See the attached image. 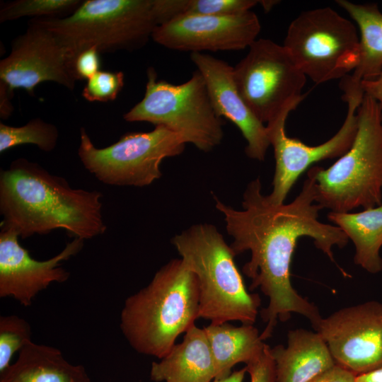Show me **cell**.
Segmentation results:
<instances>
[{"label": "cell", "mask_w": 382, "mask_h": 382, "mask_svg": "<svg viewBox=\"0 0 382 382\" xmlns=\"http://www.w3.org/2000/svg\"><path fill=\"white\" fill-rule=\"evenodd\" d=\"M283 46L302 73L317 84L344 78L359 62L355 25L330 7L300 13L290 23Z\"/></svg>", "instance_id": "obj_8"}, {"label": "cell", "mask_w": 382, "mask_h": 382, "mask_svg": "<svg viewBox=\"0 0 382 382\" xmlns=\"http://www.w3.org/2000/svg\"><path fill=\"white\" fill-rule=\"evenodd\" d=\"M271 352L276 382H311L336 364L321 335L302 328L290 330L286 347L278 345Z\"/></svg>", "instance_id": "obj_17"}, {"label": "cell", "mask_w": 382, "mask_h": 382, "mask_svg": "<svg viewBox=\"0 0 382 382\" xmlns=\"http://www.w3.org/2000/svg\"><path fill=\"white\" fill-rule=\"evenodd\" d=\"M18 234L6 228L0 232V296H11L23 306L53 282H66L70 273L61 267L62 262L79 253L83 240L74 238L52 258L39 261L33 258L18 242Z\"/></svg>", "instance_id": "obj_15"}, {"label": "cell", "mask_w": 382, "mask_h": 382, "mask_svg": "<svg viewBox=\"0 0 382 382\" xmlns=\"http://www.w3.org/2000/svg\"><path fill=\"white\" fill-rule=\"evenodd\" d=\"M103 194L72 188L63 178L20 158L0 173L1 228L24 239L58 228L86 240L103 234Z\"/></svg>", "instance_id": "obj_2"}, {"label": "cell", "mask_w": 382, "mask_h": 382, "mask_svg": "<svg viewBox=\"0 0 382 382\" xmlns=\"http://www.w3.org/2000/svg\"><path fill=\"white\" fill-rule=\"evenodd\" d=\"M260 28L251 11L232 16L182 14L157 26L151 37L168 49L191 53L241 50L257 40Z\"/></svg>", "instance_id": "obj_14"}, {"label": "cell", "mask_w": 382, "mask_h": 382, "mask_svg": "<svg viewBox=\"0 0 382 382\" xmlns=\"http://www.w3.org/2000/svg\"><path fill=\"white\" fill-rule=\"evenodd\" d=\"M357 116V132L350 149L327 169L313 167L316 202L332 212L382 204V110L365 94Z\"/></svg>", "instance_id": "obj_5"}, {"label": "cell", "mask_w": 382, "mask_h": 382, "mask_svg": "<svg viewBox=\"0 0 382 382\" xmlns=\"http://www.w3.org/2000/svg\"><path fill=\"white\" fill-rule=\"evenodd\" d=\"M160 361L153 362L150 377L156 382H212L216 368L203 328L195 324Z\"/></svg>", "instance_id": "obj_18"}, {"label": "cell", "mask_w": 382, "mask_h": 382, "mask_svg": "<svg viewBox=\"0 0 382 382\" xmlns=\"http://www.w3.org/2000/svg\"><path fill=\"white\" fill-rule=\"evenodd\" d=\"M171 242L197 278L199 318L214 324L238 320L253 325L260 298L248 291L234 261L236 255L217 228L209 224H195Z\"/></svg>", "instance_id": "obj_4"}, {"label": "cell", "mask_w": 382, "mask_h": 382, "mask_svg": "<svg viewBox=\"0 0 382 382\" xmlns=\"http://www.w3.org/2000/svg\"><path fill=\"white\" fill-rule=\"evenodd\" d=\"M33 20L57 37L72 67L76 57L91 47L100 52L139 49L160 25L154 0H86L68 16Z\"/></svg>", "instance_id": "obj_6"}, {"label": "cell", "mask_w": 382, "mask_h": 382, "mask_svg": "<svg viewBox=\"0 0 382 382\" xmlns=\"http://www.w3.org/2000/svg\"><path fill=\"white\" fill-rule=\"evenodd\" d=\"M246 372L250 376V382H276V364L271 348L265 345L262 352L245 364Z\"/></svg>", "instance_id": "obj_28"}, {"label": "cell", "mask_w": 382, "mask_h": 382, "mask_svg": "<svg viewBox=\"0 0 382 382\" xmlns=\"http://www.w3.org/2000/svg\"><path fill=\"white\" fill-rule=\"evenodd\" d=\"M357 382H382V368L357 376Z\"/></svg>", "instance_id": "obj_33"}, {"label": "cell", "mask_w": 382, "mask_h": 382, "mask_svg": "<svg viewBox=\"0 0 382 382\" xmlns=\"http://www.w3.org/2000/svg\"><path fill=\"white\" fill-rule=\"evenodd\" d=\"M100 53L96 47H91L76 57L73 63V71L76 80H88L100 71Z\"/></svg>", "instance_id": "obj_29"}, {"label": "cell", "mask_w": 382, "mask_h": 382, "mask_svg": "<svg viewBox=\"0 0 382 382\" xmlns=\"http://www.w3.org/2000/svg\"><path fill=\"white\" fill-rule=\"evenodd\" d=\"M277 1H260L265 11H270L272 7L277 4Z\"/></svg>", "instance_id": "obj_35"}, {"label": "cell", "mask_w": 382, "mask_h": 382, "mask_svg": "<svg viewBox=\"0 0 382 382\" xmlns=\"http://www.w3.org/2000/svg\"><path fill=\"white\" fill-rule=\"evenodd\" d=\"M57 128L40 118L30 120L26 125L13 127L0 123V153L23 144H34L40 150L50 152L56 146Z\"/></svg>", "instance_id": "obj_23"}, {"label": "cell", "mask_w": 382, "mask_h": 382, "mask_svg": "<svg viewBox=\"0 0 382 382\" xmlns=\"http://www.w3.org/2000/svg\"><path fill=\"white\" fill-rule=\"evenodd\" d=\"M337 4L357 23L359 32V62L356 69L341 79L342 89L361 87L382 71V13L376 4H355L337 0Z\"/></svg>", "instance_id": "obj_20"}, {"label": "cell", "mask_w": 382, "mask_h": 382, "mask_svg": "<svg viewBox=\"0 0 382 382\" xmlns=\"http://www.w3.org/2000/svg\"><path fill=\"white\" fill-rule=\"evenodd\" d=\"M190 59L202 75L216 114L233 122L247 144L246 155L265 160L270 141L268 130L251 112L240 96L233 78V67L226 62L202 52H193Z\"/></svg>", "instance_id": "obj_16"}, {"label": "cell", "mask_w": 382, "mask_h": 382, "mask_svg": "<svg viewBox=\"0 0 382 382\" xmlns=\"http://www.w3.org/2000/svg\"><path fill=\"white\" fill-rule=\"evenodd\" d=\"M248 48L233 66V78L246 105L267 126L289 116L303 100L306 76L283 45L260 38Z\"/></svg>", "instance_id": "obj_10"}, {"label": "cell", "mask_w": 382, "mask_h": 382, "mask_svg": "<svg viewBox=\"0 0 382 382\" xmlns=\"http://www.w3.org/2000/svg\"><path fill=\"white\" fill-rule=\"evenodd\" d=\"M203 329L215 364V378L229 375L232 367L238 363L247 364L262 352L265 345L253 325L210 323Z\"/></svg>", "instance_id": "obj_21"}, {"label": "cell", "mask_w": 382, "mask_h": 382, "mask_svg": "<svg viewBox=\"0 0 382 382\" xmlns=\"http://www.w3.org/2000/svg\"><path fill=\"white\" fill-rule=\"evenodd\" d=\"M123 118L163 127L204 152L219 145L224 137L221 117L214 109L198 70L185 83L175 85L158 80L156 70L149 67L143 98Z\"/></svg>", "instance_id": "obj_7"}, {"label": "cell", "mask_w": 382, "mask_h": 382, "mask_svg": "<svg viewBox=\"0 0 382 382\" xmlns=\"http://www.w3.org/2000/svg\"><path fill=\"white\" fill-rule=\"evenodd\" d=\"M260 4L257 0H189L184 14L232 16L250 11Z\"/></svg>", "instance_id": "obj_27"}, {"label": "cell", "mask_w": 382, "mask_h": 382, "mask_svg": "<svg viewBox=\"0 0 382 382\" xmlns=\"http://www.w3.org/2000/svg\"><path fill=\"white\" fill-rule=\"evenodd\" d=\"M122 71H99L87 80L82 96L90 102H108L117 98L124 86Z\"/></svg>", "instance_id": "obj_26"}, {"label": "cell", "mask_w": 382, "mask_h": 382, "mask_svg": "<svg viewBox=\"0 0 382 382\" xmlns=\"http://www.w3.org/2000/svg\"><path fill=\"white\" fill-rule=\"evenodd\" d=\"M361 86L364 93L374 98L382 110V71L374 79L361 81Z\"/></svg>", "instance_id": "obj_31"}, {"label": "cell", "mask_w": 382, "mask_h": 382, "mask_svg": "<svg viewBox=\"0 0 382 382\" xmlns=\"http://www.w3.org/2000/svg\"><path fill=\"white\" fill-rule=\"evenodd\" d=\"M186 141L180 134L156 126L147 132H127L105 148H97L83 127L79 157L84 168L109 185L144 187L162 175L163 159L181 154Z\"/></svg>", "instance_id": "obj_9"}, {"label": "cell", "mask_w": 382, "mask_h": 382, "mask_svg": "<svg viewBox=\"0 0 382 382\" xmlns=\"http://www.w3.org/2000/svg\"><path fill=\"white\" fill-rule=\"evenodd\" d=\"M0 79L11 96L20 88L33 96L35 88L45 81L73 90L77 81L66 49L33 19L25 33L13 41L10 54L1 60Z\"/></svg>", "instance_id": "obj_13"}, {"label": "cell", "mask_w": 382, "mask_h": 382, "mask_svg": "<svg viewBox=\"0 0 382 382\" xmlns=\"http://www.w3.org/2000/svg\"><path fill=\"white\" fill-rule=\"evenodd\" d=\"M316 175L308 171L299 195L289 204L274 205L261 192L259 178L252 180L243 193V209L238 210L214 197L216 208L224 215L226 231L233 238L234 254L246 250L250 259L243 273L251 279L250 290L259 288L269 299L261 312L266 326L261 339L271 337L278 320H288L292 313L306 317L316 326L322 318L316 306L294 289L290 279L292 256L299 238H313L316 248L335 262L332 248L345 247L348 238L337 226L318 221L323 207L316 202Z\"/></svg>", "instance_id": "obj_1"}, {"label": "cell", "mask_w": 382, "mask_h": 382, "mask_svg": "<svg viewBox=\"0 0 382 382\" xmlns=\"http://www.w3.org/2000/svg\"><path fill=\"white\" fill-rule=\"evenodd\" d=\"M245 373L246 369L244 367L240 370L231 373L224 378H215L213 380V382H243Z\"/></svg>", "instance_id": "obj_34"}, {"label": "cell", "mask_w": 382, "mask_h": 382, "mask_svg": "<svg viewBox=\"0 0 382 382\" xmlns=\"http://www.w3.org/2000/svg\"><path fill=\"white\" fill-rule=\"evenodd\" d=\"M0 115L1 118L6 119L11 115L13 111V106L11 103V99L13 96L8 93L5 86L1 83H0Z\"/></svg>", "instance_id": "obj_32"}, {"label": "cell", "mask_w": 382, "mask_h": 382, "mask_svg": "<svg viewBox=\"0 0 382 382\" xmlns=\"http://www.w3.org/2000/svg\"><path fill=\"white\" fill-rule=\"evenodd\" d=\"M328 217L353 242L354 263L371 274L381 272L382 204L357 213L330 212Z\"/></svg>", "instance_id": "obj_22"}, {"label": "cell", "mask_w": 382, "mask_h": 382, "mask_svg": "<svg viewBox=\"0 0 382 382\" xmlns=\"http://www.w3.org/2000/svg\"><path fill=\"white\" fill-rule=\"evenodd\" d=\"M0 382L92 381L83 366L69 363L58 349L29 340L1 372Z\"/></svg>", "instance_id": "obj_19"}, {"label": "cell", "mask_w": 382, "mask_h": 382, "mask_svg": "<svg viewBox=\"0 0 382 382\" xmlns=\"http://www.w3.org/2000/svg\"><path fill=\"white\" fill-rule=\"evenodd\" d=\"M364 95L361 91L343 93L342 98L347 104L345 120L332 137L319 145L309 146L296 138L288 137L285 132L288 116L266 126L275 158L273 189L269 195H265L270 203L284 204L299 177L313 163L340 158L350 149L358 129L357 110Z\"/></svg>", "instance_id": "obj_11"}, {"label": "cell", "mask_w": 382, "mask_h": 382, "mask_svg": "<svg viewBox=\"0 0 382 382\" xmlns=\"http://www.w3.org/2000/svg\"><path fill=\"white\" fill-rule=\"evenodd\" d=\"M311 382H357V375L335 364Z\"/></svg>", "instance_id": "obj_30"}, {"label": "cell", "mask_w": 382, "mask_h": 382, "mask_svg": "<svg viewBox=\"0 0 382 382\" xmlns=\"http://www.w3.org/2000/svg\"><path fill=\"white\" fill-rule=\"evenodd\" d=\"M81 0H16L3 4L0 22L23 17L35 18H64L71 14L81 4Z\"/></svg>", "instance_id": "obj_24"}, {"label": "cell", "mask_w": 382, "mask_h": 382, "mask_svg": "<svg viewBox=\"0 0 382 382\" xmlns=\"http://www.w3.org/2000/svg\"><path fill=\"white\" fill-rule=\"evenodd\" d=\"M336 364L359 376L382 368V303L340 309L314 327Z\"/></svg>", "instance_id": "obj_12"}, {"label": "cell", "mask_w": 382, "mask_h": 382, "mask_svg": "<svg viewBox=\"0 0 382 382\" xmlns=\"http://www.w3.org/2000/svg\"><path fill=\"white\" fill-rule=\"evenodd\" d=\"M199 310L197 278L181 259H173L126 299L120 329L135 351L161 359L177 337L195 325Z\"/></svg>", "instance_id": "obj_3"}, {"label": "cell", "mask_w": 382, "mask_h": 382, "mask_svg": "<svg viewBox=\"0 0 382 382\" xmlns=\"http://www.w3.org/2000/svg\"><path fill=\"white\" fill-rule=\"evenodd\" d=\"M31 328L23 318L17 316L0 318V372L9 365L13 355L31 340Z\"/></svg>", "instance_id": "obj_25"}]
</instances>
